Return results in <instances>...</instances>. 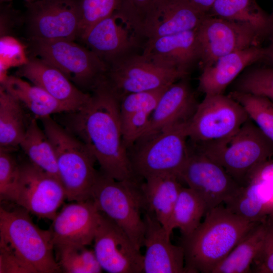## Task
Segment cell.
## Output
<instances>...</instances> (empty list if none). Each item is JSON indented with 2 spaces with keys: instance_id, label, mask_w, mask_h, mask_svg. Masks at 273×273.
<instances>
[{
  "instance_id": "8",
  "label": "cell",
  "mask_w": 273,
  "mask_h": 273,
  "mask_svg": "<svg viewBox=\"0 0 273 273\" xmlns=\"http://www.w3.org/2000/svg\"><path fill=\"white\" fill-rule=\"evenodd\" d=\"M28 48L31 55L58 68L86 93L92 92L104 80L108 70L94 52L73 40L28 39Z\"/></svg>"
},
{
  "instance_id": "30",
  "label": "cell",
  "mask_w": 273,
  "mask_h": 273,
  "mask_svg": "<svg viewBox=\"0 0 273 273\" xmlns=\"http://www.w3.org/2000/svg\"><path fill=\"white\" fill-rule=\"evenodd\" d=\"M22 105L0 86V148L14 151L26 132Z\"/></svg>"
},
{
  "instance_id": "12",
  "label": "cell",
  "mask_w": 273,
  "mask_h": 273,
  "mask_svg": "<svg viewBox=\"0 0 273 273\" xmlns=\"http://www.w3.org/2000/svg\"><path fill=\"white\" fill-rule=\"evenodd\" d=\"M249 119L243 107L229 95H206L188 123V140L201 142L228 137Z\"/></svg>"
},
{
  "instance_id": "22",
  "label": "cell",
  "mask_w": 273,
  "mask_h": 273,
  "mask_svg": "<svg viewBox=\"0 0 273 273\" xmlns=\"http://www.w3.org/2000/svg\"><path fill=\"white\" fill-rule=\"evenodd\" d=\"M264 53V47L257 46L220 57L213 64L202 68L198 78V90L205 95L223 94L245 69L261 62Z\"/></svg>"
},
{
  "instance_id": "14",
  "label": "cell",
  "mask_w": 273,
  "mask_h": 273,
  "mask_svg": "<svg viewBox=\"0 0 273 273\" xmlns=\"http://www.w3.org/2000/svg\"><path fill=\"white\" fill-rule=\"evenodd\" d=\"M65 199V191L59 179L29 161L20 164L12 202L38 217L53 220Z\"/></svg>"
},
{
  "instance_id": "23",
  "label": "cell",
  "mask_w": 273,
  "mask_h": 273,
  "mask_svg": "<svg viewBox=\"0 0 273 273\" xmlns=\"http://www.w3.org/2000/svg\"><path fill=\"white\" fill-rule=\"evenodd\" d=\"M208 15L186 0H163L148 26L145 40L195 30Z\"/></svg>"
},
{
  "instance_id": "11",
  "label": "cell",
  "mask_w": 273,
  "mask_h": 273,
  "mask_svg": "<svg viewBox=\"0 0 273 273\" xmlns=\"http://www.w3.org/2000/svg\"><path fill=\"white\" fill-rule=\"evenodd\" d=\"M201 50V68L213 64L218 58L249 48L261 46L265 36L243 23L208 15L196 29Z\"/></svg>"
},
{
  "instance_id": "25",
  "label": "cell",
  "mask_w": 273,
  "mask_h": 273,
  "mask_svg": "<svg viewBox=\"0 0 273 273\" xmlns=\"http://www.w3.org/2000/svg\"><path fill=\"white\" fill-rule=\"evenodd\" d=\"M223 204L233 213L251 221L273 217V184L261 180L250 181Z\"/></svg>"
},
{
  "instance_id": "29",
  "label": "cell",
  "mask_w": 273,
  "mask_h": 273,
  "mask_svg": "<svg viewBox=\"0 0 273 273\" xmlns=\"http://www.w3.org/2000/svg\"><path fill=\"white\" fill-rule=\"evenodd\" d=\"M37 119L34 117L28 123L19 147L32 164L60 180L54 149Z\"/></svg>"
},
{
  "instance_id": "6",
  "label": "cell",
  "mask_w": 273,
  "mask_h": 273,
  "mask_svg": "<svg viewBox=\"0 0 273 273\" xmlns=\"http://www.w3.org/2000/svg\"><path fill=\"white\" fill-rule=\"evenodd\" d=\"M143 179L118 180L99 172L91 199L98 209L114 221L136 248L144 246L145 222Z\"/></svg>"
},
{
  "instance_id": "3",
  "label": "cell",
  "mask_w": 273,
  "mask_h": 273,
  "mask_svg": "<svg viewBox=\"0 0 273 273\" xmlns=\"http://www.w3.org/2000/svg\"><path fill=\"white\" fill-rule=\"evenodd\" d=\"M188 141L241 186L256 167L273 157V142L250 118L228 137L201 142Z\"/></svg>"
},
{
  "instance_id": "9",
  "label": "cell",
  "mask_w": 273,
  "mask_h": 273,
  "mask_svg": "<svg viewBox=\"0 0 273 273\" xmlns=\"http://www.w3.org/2000/svg\"><path fill=\"white\" fill-rule=\"evenodd\" d=\"M189 75L160 66L142 52L127 56L110 66L104 81L120 102L128 94L167 87Z\"/></svg>"
},
{
  "instance_id": "45",
  "label": "cell",
  "mask_w": 273,
  "mask_h": 273,
  "mask_svg": "<svg viewBox=\"0 0 273 273\" xmlns=\"http://www.w3.org/2000/svg\"><path fill=\"white\" fill-rule=\"evenodd\" d=\"M271 1H272V5H273V0H271ZM270 15L272 17V18H273V7H272V13L270 14Z\"/></svg>"
},
{
  "instance_id": "41",
  "label": "cell",
  "mask_w": 273,
  "mask_h": 273,
  "mask_svg": "<svg viewBox=\"0 0 273 273\" xmlns=\"http://www.w3.org/2000/svg\"><path fill=\"white\" fill-rule=\"evenodd\" d=\"M256 180L273 184V157L256 167L250 174L246 185L250 181Z\"/></svg>"
},
{
  "instance_id": "20",
  "label": "cell",
  "mask_w": 273,
  "mask_h": 273,
  "mask_svg": "<svg viewBox=\"0 0 273 273\" xmlns=\"http://www.w3.org/2000/svg\"><path fill=\"white\" fill-rule=\"evenodd\" d=\"M145 233L144 273H187L183 246L171 243L166 229L148 212L144 211Z\"/></svg>"
},
{
  "instance_id": "7",
  "label": "cell",
  "mask_w": 273,
  "mask_h": 273,
  "mask_svg": "<svg viewBox=\"0 0 273 273\" xmlns=\"http://www.w3.org/2000/svg\"><path fill=\"white\" fill-rule=\"evenodd\" d=\"M0 246L13 251L36 273L62 272L54 255L50 230L38 227L22 207L9 210L1 207Z\"/></svg>"
},
{
  "instance_id": "28",
  "label": "cell",
  "mask_w": 273,
  "mask_h": 273,
  "mask_svg": "<svg viewBox=\"0 0 273 273\" xmlns=\"http://www.w3.org/2000/svg\"><path fill=\"white\" fill-rule=\"evenodd\" d=\"M208 15L248 24L267 37L273 25V18L255 0H215Z\"/></svg>"
},
{
  "instance_id": "40",
  "label": "cell",
  "mask_w": 273,
  "mask_h": 273,
  "mask_svg": "<svg viewBox=\"0 0 273 273\" xmlns=\"http://www.w3.org/2000/svg\"><path fill=\"white\" fill-rule=\"evenodd\" d=\"M251 272L273 273V242L267 241L263 251L252 265Z\"/></svg>"
},
{
  "instance_id": "37",
  "label": "cell",
  "mask_w": 273,
  "mask_h": 273,
  "mask_svg": "<svg viewBox=\"0 0 273 273\" xmlns=\"http://www.w3.org/2000/svg\"><path fill=\"white\" fill-rule=\"evenodd\" d=\"M12 150L0 148L1 201H12L19 175L20 164L12 154Z\"/></svg>"
},
{
  "instance_id": "42",
  "label": "cell",
  "mask_w": 273,
  "mask_h": 273,
  "mask_svg": "<svg viewBox=\"0 0 273 273\" xmlns=\"http://www.w3.org/2000/svg\"><path fill=\"white\" fill-rule=\"evenodd\" d=\"M268 41L266 47H264V53L261 61L265 66H273V25L267 39Z\"/></svg>"
},
{
  "instance_id": "39",
  "label": "cell",
  "mask_w": 273,
  "mask_h": 273,
  "mask_svg": "<svg viewBox=\"0 0 273 273\" xmlns=\"http://www.w3.org/2000/svg\"><path fill=\"white\" fill-rule=\"evenodd\" d=\"M0 273H36L17 255L0 246Z\"/></svg>"
},
{
  "instance_id": "27",
  "label": "cell",
  "mask_w": 273,
  "mask_h": 273,
  "mask_svg": "<svg viewBox=\"0 0 273 273\" xmlns=\"http://www.w3.org/2000/svg\"><path fill=\"white\" fill-rule=\"evenodd\" d=\"M1 86L18 100L37 119L54 114L68 113V109L41 87L17 75H7Z\"/></svg>"
},
{
  "instance_id": "44",
  "label": "cell",
  "mask_w": 273,
  "mask_h": 273,
  "mask_svg": "<svg viewBox=\"0 0 273 273\" xmlns=\"http://www.w3.org/2000/svg\"><path fill=\"white\" fill-rule=\"evenodd\" d=\"M25 2H26L27 3H32L36 0H24Z\"/></svg>"
},
{
  "instance_id": "5",
  "label": "cell",
  "mask_w": 273,
  "mask_h": 273,
  "mask_svg": "<svg viewBox=\"0 0 273 273\" xmlns=\"http://www.w3.org/2000/svg\"><path fill=\"white\" fill-rule=\"evenodd\" d=\"M188 122L142 135L127 149L134 176L141 179L178 174L188 156Z\"/></svg>"
},
{
  "instance_id": "15",
  "label": "cell",
  "mask_w": 273,
  "mask_h": 273,
  "mask_svg": "<svg viewBox=\"0 0 273 273\" xmlns=\"http://www.w3.org/2000/svg\"><path fill=\"white\" fill-rule=\"evenodd\" d=\"M94 251L103 269L110 273H141L144 255L126 233L101 212Z\"/></svg>"
},
{
  "instance_id": "18",
  "label": "cell",
  "mask_w": 273,
  "mask_h": 273,
  "mask_svg": "<svg viewBox=\"0 0 273 273\" xmlns=\"http://www.w3.org/2000/svg\"><path fill=\"white\" fill-rule=\"evenodd\" d=\"M100 217L101 212L92 199L65 205L53 219L50 230L54 246L90 245Z\"/></svg>"
},
{
  "instance_id": "10",
  "label": "cell",
  "mask_w": 273,
  "mask_h": 273,
  "mask_svg": "<svg viewBox=\"0 0 273 273\" xmlns=\"http://www.w3.org/2000/svg\"><path fill=\"white\" fill-rule=\"evenodd\" d=\"M178 177L203 201L207 212L224 204L241 187L221 165L188 140L187 158Z\"/></svg>"
},
{
  "instance_id": "21",
  "label": "cell",
  "mask_w": 273,
  "mask_h": 273,
  "mask_svg": "<svg viewBox=\"0 0 273 273\" xmlns=\"http://www.w3.org/2000/svg\"><path fill=\"white\" fill-rule=\"evenodd\" d=\"M199 103L188 76L173 83L160 97L143 135L189 122Z\"/></svg>"
},
{
  "instance_id": "16",
  "label": "cell",
  "mask_w": 273,
  "mask_h": 273,
  "mask_svg": "<svg viewBox=\"0 0 273 273\" xmlns=\"http://www.w3.org/2000/svg\"><path fill=\"white\" fill-rule=\"evenodd\" d=\"M79 40L108 68L139 53L145 44L114 13L94 25Z\"/></svg>"
},
{
  "instance_id": "34",
  "label": "cell",
  "mask_w": 273,
  "mask_h": 273,
  "mask_svg": "<svg viewBox=\"0 0 273 273\" xmlns=\"http://www.w3.org/2000/svg\"><path fill=\"white\" fill-rule=\"evenodd\" d=\"M228 95L245 109L249 118L273 142V101L250 94L229 92Z\"/></svg>"
},
{
  "instance_id": "43",
  "label": "cell",
  "mask_w": 273,
  "mask_h": 273,
  "mask_svg": "<svg viewBox=\"0 0 273 273\" xmlns=\"http://www.w3.org/2000/svg\"><path fill=\"white\" fill-rule=\"evenodd\" d=\"M197 10L208 14L215 0H186Z\"/></svg>"
},
{
  "instance_id": "26",
  "label": "cell",
  "mask_w": 273,
  "mask_h": 273,
  "mask_svg": "<svg viewBox=\"0 0 273 273\" xmlns=\"http://www.w3.org/2000/svg\"><path fill=\"white\" fill-rule=\"evenodd\" d=\"M273 225V217L258 222L212 273L251 272L254 261L263 251Z\"/></svg>"
},
{
  "instance_id": "1",
  "label": "cell",
  "mask_w": 273,
  "mask_h": 273,
  "mask_svg": "<svg viewBox=\"0 0 273 273\" xmlns=\"http://www.w3.org/2000/svg\"><path fill=\"white\" fill-rule=\"evenodd\" d=\"M119 105L103 81L84 106L66 113L64 125L88 148L102 173L118 180L136 179L123 141Z\"/></svg>"
},
{
  "instance_id": "31",
  "label": "cell",
  "mask_w": 273,
  "mask_h": 273,
  "mask_svg": "<svg viewBox=\"0 0 273 273\" xmlns=\"http://www.w3.org/2000/svg\"><path fill=\"white\" fill-rule=\"evenodd\" d=\"M205 204L191 189L182 186L175 204L168 226V233L178 229L182 237L194 232L206 214Z\"/></svg>"
},
{
  "instance_id": "35",
  "label": "cell",
  "mask_w": 273,
  "mask_h": 273,
  "mask_svg": "<svg viewBox=\"0 0 273 273\" xmlns=\"http://www.w3.org/2000/svg\"><path fill=\"white\" fill-rule=\"evenodd\" d=\"M229 92L261 96L273 101V66L245 69L231 83Z\"/></svg>"
},
{
  "instance_id": "13",
  "label": "cell",
  "mask_w": 273,
  "mask_h": 273,
  "mask_svg": "<svg viewBox=\"0 0 273 273\" xmlns=\"http://www.w3.org/2000/svg\"><path fill=\"white\" fill-rule=\"evenodd\" d=\"M80 0H36L27 3L28 39H78Z\"/></svg>"
},
{
  "instance_id": "2",
  "label": "cell",
  "mask_w": 273,
  "mask_h": 273,
  "mask_svg": "<svg viewBox=\"0 0 273 273\" xmlns=\"http://www.w3.org/2000/svg\"><path fill=\"white\" fill-rule=\"evenodd\" d=\"M259 222L236 215L223 204L208 211L197 229L182 237L186 272L212 273Z\"/></svg>"
},
{
  "instance_id": "19",
  "label": "cell",
  "mask_w": 273,
  "mask_h": 273,
  "mask_svg": "<svg viewBox=\"0 0 273 273\" xmlns=\"http://www.w3.org/2000/svg\"><path fill=\"white\" fill-rule=\"evenodd\" d=\"M142 53L160 66L189 74L201 60L196 29L148 40Z\"/></svg>"
},
{
  "instance_id": "33",
  "label": "cell",
  "mask_w": 273,
  "mask_h": 273,
  "mask_svg": "<svg viewBox=\"0 0 273 273\" xmlns=\"http://www.w3.org/2000/svg\"><path fill=\"white\" fill-rule=\"evenodd\" d=\"M163 0H121L115 13L140 38L144 39L146 29Z\"/></svg>"
},
{
  "instance_id": "32",
  "label": "cell",
  "mask_w": 273,
  "mask_h": 273,
  "mask_svg": "<svg viewBox=\"0 0 273 273\" xmlns=\"http://www.w3.org/2000/svg\"><path fill=\"white\" fill-rule=\"evenodd\" d=\"M87 246L60 244L54 246L57 261L66 273H99L103 270L94 250Z\"/></svg>"
},
{
  "instance_id": "4",
  "label": "cell",
  "mask_w": 273,
  "mask_h": 273,
  "mask_svg": "<svg viewBox=\"0 0 273 273\" xmlns=\"http://www.w3.org/2000/svg\"><path fill=\"white\" fill-rule=\"evenodd\" d=\"M54 149L60 180L68 201L91 199L99 172L96 158L75 135L51 116L39 119Z\"/></svg>"
},
{
  "instance_id": "24",
  "label": "cell",
  "mask_w": 273,
  "mask_h": 273,
  "mask_svg": "<svg viewBox=\"0 0 273 273\" xmlns=\"http://www.w3.org/2000/svg\"><path fill=\"white\" fill-rule=\"evenodd\" d=\"M182 186L178 177L172 174L150 176L142 184L144 211L152 214L168 234L171 215Z\"/></svg>"
},
{
  "instance_id": "38",
  "label": "cell",
  "mask_w": 273,
  "mask_h": 273,
  "mask_svg": "<svg viewBox=\"0 0 273 273\" xmlns=\"http://www.w3.org/2000/svg\"><path fill=\"white\" fill-rule=\"evenodd\" d=\"M28 60L21 44L11 36L1 37L0 81L8 75L10 67L20 66Z\"/></svg>"
},
{
  "instance_id": "17",
  "label": "cell",
  "mask_w": 273,
  "mask_h": 273,
  "mask_svg": "<svg viewBox=\"0 0 273 273\" xmlns=\"http://www.w3.org/2000/svg\"><path fill=\"white\" fill-rule=\"evenodd\" d=\"M16 74L44 89L69 112L82 108L91 96L78 88L58 68L31 55L25 64L18 67Z\"/></svg>"
},
{
  "instance_id": "36",
  "label": "cell",
  "mask_w": 273,
  "mask_h": 273,
  "mask_svg": "<svg viewBox=\"0 0 273 273\" xmlns=\"http://www.w3.org/2000/svg\"><path fill=\"white\" fill-rule=\"evenodd\" d=\"M121 0H80L81 21L78 39L92 27L112 15Z\"/></svg>"
}]
</instances>
